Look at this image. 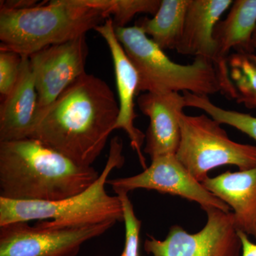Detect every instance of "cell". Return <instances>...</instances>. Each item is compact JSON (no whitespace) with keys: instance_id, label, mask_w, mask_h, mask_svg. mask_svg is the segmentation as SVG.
<instances>
[{"instance_id":"1","label":"cell","mask_w":256,"mask_h":256,"mask_svg":"<svg viewBox=\"0 0 256 256\" xmlns=\"http://www.w3.org/2000/svg\"><path fill=\"white\" fill-rule=\"evenodd\" d=\"M119 104L108 84L85 73L54 102L31 138L76 164L92 166L114 130Z\"/></svg>"},{"instance_id":"2","label":"cell","mask_w":256,"mask_h":256,"mask_svg":"<svg viewBox=\"0 0 256 256\" xmlns=\"http://www.w3.org/2000/svg\"><path fill=\"white\" fill-rule=\"evenodd\" d=\"M99 176L33 138L0 142L1 198L58 201L85 191Z\"/></svg>"},{"instance_id":"3","label":"cell","mask_w":256,"mask_h":256,"mask_svg":"<svg viewBox=\"0 0 256 256\" xmlns=\"http://www.w3.org/2000/svg\"><path fill=\"white\" fill-rule=\"evenodd\" d=\"M111 0H52L24 10L0 9V50L33 54L95 30L110 16Z\"/></svg>"},{"instance_id":"4","label":"cell","mask_w":256,"mask_h":256,"mask_svg":"<svg viewBox=\"0 0 256 256\" xmlns=\"http://www.w3.org/2000/svg\"><path fill=\"white\" fill-rule=\"evenodd\" d=\"M122 141L114 137L108 158L98 178L90 188L75 196L58 201H16L0 197V226L15 222L42 220L55 228L82 226L108 222H124L119 197L106 190L109 175L124 164Z\"/></svg>"},{"instance_id":"5","label":"cell","mask_w":256,"mask_h":256,"mask_svg":"<svg viewBox=\"0 0 256 256\" xmlns=\"http://www.w3.org/2000/svg\"><path fill=\"white\" fill-rule=\"evenodd\" d=\"M114 28L118 40L137 70L138 95L188 92L208 97L220 94V79L212 60L196 57L191 64H176L137 25Z\"/></svg>"},{"instance_id":"6","label":"cell","mask_w":256,"mask_h":256,"mask_svg":"<svg viewBox=\"0 0 256 256\" xmlns=\"http://www.w3.org/2000/svg\"><path fill=\"white\" fill-rule=\"evenodd\" d=\"M181 138L176 156L188 172L200 182L212 170L234 165L239 170L256 166V146L234 142L222 124L206 114H180Z\"/></svg>"},{"instance_id":"7","label":"cell","mask_w":256,"mask_h":256,"mask_svg":"<svg viewBox=\"0 0 256 256\" xmlns=\"http://www.w3.org/2000/svg\"><path fill=\"white\" fill-rule=\"evenodd\" d=\"M108 222L82 226L55 228L40 220L15 222L0 226V256H76L82 244L116 225Z\"/></svg>"},{"instance_id":"8","label":"cell","mask_w":256,"mask_h":256,"mask_svg":"<svg viewBox=\"0 0 256 256\" xmlns=\"http://www.w3.org/2000/svg\"><path fill=\"white\" fill-rule=\"evenodd\" d=\"M204 212L206 223L196 233L174 225L164 240L148 235L144 242L146 256H240L242 244L232 212L216 208Z\"/></svg>"},{"instance_id":"9","label":"cell","mask_w":256,"mask_h":256,"mask_svg":"<svg viewBox=\"0 0 256 256\" xmlns=\"http://www.w3.org/2000/svg\"><path fill=\"white\" fill-rule=\"evenodd\" d=\"M88 54V47L84 35L47 46L28 56L37 94L35 127L60 94L86 73Z\"/></svg>"},{"instance_id":"10","label":"cell","mask_w":256,"mask_h":256,"mask_svg":"<svg viewBox=\"0 0 256 256\" xmlns=\"http://www.w3.org/2000/svg\"><path fill=\"white\" fill-rule=\"evenodd\" d=\"M107 184L116 194L146 188L196 202L204 210L216 208L230 212V207L197 181L175 154L156 158L151 160V164L140 174L108 180Z\"/></svg>"},{"instance_id":"11","label":"cell","mask_w":256,"mask_h":256,"mask_svg":"<svg viewBox=\"0 0 256 256\" xmlns=\"http://www.w3.org/2000/svg\"><path fill=\"white\" fill-rule=\"evenodd\" d=\"M94 30L105 40L114 62L119 100V114L114 130L120 129L127 133L133 150L137 153L141 166L146 170L148 166L142 152L146 134L134 126V120L138 117L134 110V98L138 95L139 86L137 70L118 40L112 18H107Z\"/></svg>"},{"instance_id":"12","label":"cell","mask_w":256,"mask_h":256,"mask_svg":"<svg viewBox=\"0 0 256 256\" xmlns=\"http://www.w3.org/2000/svg\"><path fill=\"white\" fill-rule=\"evenodd\" d=\"M140 110L150 119L144 152L151 160L176 154L180 138V117L186 107L183 94L176 92H146L138 96Z\"/></svg>"},{"instance_id":"13","label":"cell","mask_w":256,"mask_h":256,"mask_svg":"<svg viewBox=\"0 0 256 256\" xmlns=\"http://www.w3.org/2000/svg\"><path fill=\"white\" fill-rule=\"evenodd\" d=\"M256 28V0L233 2L225 20L218 22L214 32L216 46L214 66L220 85V94L228 97L232 84L229 78L228 58L232 50L239 53H255L252 36Z\"/></svg>"},{"instance_id":"14","label":"cell","mask_w":256,"mask_h":256,"mask_svg":"<svg viewBox=\"0 0 256 256\" xmlns=\"http://www.w3.org/2000/svg\"><path fill=\"white\" fill-rule=\"evenodd\" d=\"M37 94L28 56L22 55L18 82L0 106V142L31 138L36 124Z\"/></svg>"},{"instance_id":"15","label":"cell","mask_w":256,"mask_h":256,"mask_svg":"<svg viewBox=\"0 0 256 256\" xmlns=\"http://www.w3.org/2000/svg\"><path fill=\"white\" fill-rule=\"evenodd\" d=\"M202 184L233 210L236 230L256 239V166L226 172Z\"/></svg>"},{"instance_id":"16","label":"cell","mask_w":256,"mask_h":256,"mask_svg":"<svg viewBox=\"0 0 256 256\" xmlns=\"http://www.w3.org/2000/svg\"><path fill=\"white\" fill-rule=\"evenodd\" d=\"M232 0H190L182 36L176 47L180 54L202 57L214 63L216 25L233 4Z\"/></svg>"},{"instance_id":"17","label":"cell","mask_w":256,"mask_h":256,"mask_svg":"<svg viewBox=\"0 0 256 256\" xmlns=\"http://www.w3.org/2000/svg\"><path fill=\"white\" fill-rule=\"evenodd\" d=\"M190 2V0H162L152 18H141L136 25L161 50H176L182 36Z\"/></svg>"},{"instance_id":"18","label":"cell","mask_w":256,"mask_h":256,"mask_svg":"<svg viewBox=\"0 0 256 256\" xmlns=\"http://www.w3.org/2000/svg\"><path fill=\"white\" fill-rule=\"evenodd\" d=\"M227 64L234 100L256 110V54L234 52L229 56Z\"/></svg>"},{"instance_id":"19","label":"cell","mask_w":256,"mask_h":256,"mask_svg":"<svg viewBox=\"0 0 256 256\" xmlns=\"http://www.w3.org/2000/svg\"><path fill=\"white\" fill-rule=\"evenodd\" d=\"M186 107L195 108L204 111L220 124H228L245 133L256 141V117L236 110H226L214 105L208 96H197L183 92Z\"/></svg>"},{"instance_id":"20","label":"cell","mask_w":256,"mask_h":256,"mask_svg":"<svg viewBox=\"0 0 256 256\" xmlns=\"http://www.w3.org/2000/svg\"><path fill=\"white\" fill-rule=\"evenodd\" d=\"M162 0H111L109 14L112 15L114 28H124L136 14H149L154 16Z\"/></svg>"},{"instance_id":"21","label":"cell","mask_w":256,"mask_h":256,"mask_svg":"<svg viewBox=\"0 0 256 256\" xmlns=\"http://www.w3.org/2000/svg\"><path fill=\"white\" fill-rule=\"evenodd\" d=\"M117 196L122 203L126 227L124 248L120 256H140V234L142 222L136 216L128 194L120 193L118 194Z\"/></svg>"},{"instance_id":"22","label":"cell","mask_w":256,"mask_h":256,"mask_svg":"<svg viewBox=\"0 0 256 256\" xmlns=\"http://www.w3.org/2000/svg\"><path fill=\"white\" fill-rule=\"evenodd\" d=\"M22 62V55L11 50H0V94L3 98L12 92Z\"/></svg>"},{"instance_id":"23","label":"cell","mask_w":256,"mask_h":256,"mask_svg":"<svg viewBox=\"0 0 256 256\" xmlns=\"http://www.w3.org/2000/svg\"><path fill=\"white\" fill-rule=\"evenodd\" d=\"M0 9L24 10L38 6L41 2L36 0H6L0 2Z\"/></svg>"},{"instance_id":"24","label":"cell","mask_w":256,"mask_h":256,"mask_svg":"<svg viewBox=\"0 0 256 256\" xmlns=\"http://www.w3.org/2000/svg\"><path fill=\"white\" fill-rule=\"evenodd\" d=\"M238 234L242 244V256H256V244L252 242L246 234L239 232Z\"/></svg>"},{"instance_id":"25","label":"cell","mask_w":256,"mask_h":256,"mask_svg":"<svg viewBox=\"0 0 256 256\" xmlns=\"http://www.w3.org/2000/svg\"><path fill=\"white\" fill-rule=\"evenodd\" d=\"M252 46H254V50H255V53L256 54V28L255 32H254V36H252Z\"/></svg>"}]
</instances>
